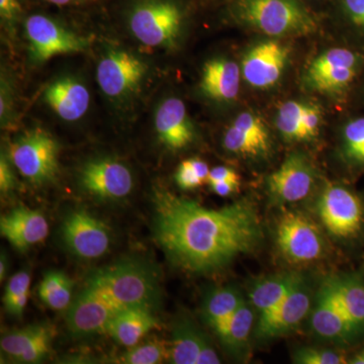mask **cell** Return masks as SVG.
<instances>
[{
    "label": "cell",
    "mask_w": 364,
    "mask_h": 364,
    "mask_svg": "<svg viewBox=\"0 0 364 364\" xmlns=\"http://www.w3.org/2000/svg\"><path fill=\"white\" fill-rule=\"evenodd\" d=\"M154 312L145 306L124 309L112 318L105 333L117 343L130 348L157 327L158 320Z\"/></svg>",
    "instance_id": "22"
},
{
    "label": "cell",
    "mask_w": 364,
    "mask_h": 364,
    "mask_svg": "<svg viewBox=\"0 0 364 364\" xmlns=\"http://www.w3.org/2000/svg\"><path fill=\"white\" fill-rule=\"evenodd\" d=\"M147 71L148 65L140 57L126 50L112 49L98 62L97 79L107 97L124 100L139 90Z\"/></svg>",
    "instance_id": "9"
},
{
    "label": "cell",
    "mask_w": 364,
    "mask_h": 364,
    "mask_svg": "<svg viewBox=\"0 0 364 364\" xmlns=\"http://www.w3.org/2000/svg\"><path fill=\"white\" fill-rule=\"evenodd\" d=\"M0 233L13 247L25 252L46 240L49 224L40 210L20 205L0 219Z\"/></svg>",
    "instance_id": "18"
},
{
    "label": "cell",
    "mask_w": 364,
    "mask_h": 364,
    "mask_svg": "<svg viewBox=\"0 0 364 364\" xmlns=\"http://www.w3.org/2000/svg\"><path fill=\"white\" fill-rule=\"evenodd\" d=\"M221 181H240V177L234 169L229 167L219 166L210 169L208 179V183Z\"/></svg>",
    "instance_id": "45"
},
{
    "label": "cell",
    "mask_w": 364,
    "mask_h": 364,
    "mask_svg": "<svg viewBox=\"0 0 364 364\" xmlns=\"http://www.w3.org/2000/svg\"><path fill=\"white\" fill-rule=\"evenodd\" d=\"M317 210L323 226L335 238L348 240L363 231L364 205L350 189L328 184L318 198Z\"/></svg>",
    "instance_id": "7"
},
{
    "label": "cell",
    "mask_w": 364,
    "mask_h": 364,
    "mask_svg": "<svg viewBox=\"0 0 364 364\" xmlns=\"http://www.w3.org/2000/svg\"><path fill=\"white\" fill-rule=\"evenodd\" d=\"M6 78L2 77L1 80V97H0V116H1V123L6 124L7 119L11 117V105H13V95H11V88L7 85Z\"/></svg>",
    "instance_id": "42"
},
{
    "label": "cell",
    "mask_w": 364,
    "mask_h": 364,
    "mask_svg": "<svg viewBox=\"0 0 364 364\" xmlns=\"http://www.w3.org/2000/svg\"><path fill=\"white\" fill-rule=\"evenodd\" d=\"M277 244L282 255L296 264L315 262L326 251L321 230L310 218L299 212H287L279 218Z\"/></svg>",
    "instance_id": "8"
},
{
    "label": "cell",
    "mask_w": 364,
    "mask_h": 364,
    "mask_svg": "<svg viewBox=\"0 0 364 364\" xmlns=\"http://www.w3.org/2000/svg\"><path fill=\"white\" fill-rule=\"evenodd\" d=\"M85 287L121 309L145 306L156 311L161 299L158 270L148 261L124 259L93 272Z\"/></svg>",
    "instance_id": "2"
},
{
    "label": "cell",
    "mask_w": 364,
    "mask_h": 364,
    "mask_svg": "<svg viewBox=\"0 0 364 364\" xmlns=\"http://www.w3.org/2000/svg\"><path fill=\"white\" fill-rule=\"evenodd\" d=\"M232 124L238 130L247 134L248 136H252L265 145L270 146L269 132L267 124L261 117L255 116L252 112H242L235 119Z\"/></svg>",
    "instance_id": "36"
},
{
    "label": "cell",
    "mask_w": 364,
    "mask_h": 364,
    "mask_svg": "<svg viewBox=\"0 0 364 364\" xmlns=\"http://www.w3.org/2000/svg\"><path fill=\"white\" fill-rule=\"evenodd\" d=\"M223 145L225 149L233 154L247 157L264 156L270 149V146L265 145L252 136H248L247 134L238 130L233 124L227 129L223 139Z\"/></svg>",
    "instance_id": "31"
},
{
    "label": "cell",
    "mask_w": 364,
    "mask_h": 364,
    "mask_svg": "<svg viewBox=\"0 0 364 364\" xmlns=\"http://www.w3.org/2000/svg\"><path fill=\"white\" fill-rule=\"evenodd\" d=\"M311 305L310 291L303 282L277 308L260 316L255 326V336L268 340L293 332L308 316Z\"/></svg>",
    "instance_id": "16"
},
{
    "label": "cell",
    "mask_w": 364,
    "mask_h": 364,
    "mask_svg": "<svg viewBox=\"0 0 364 364\" xmlns=\"http://www.w3.org/2000/svg\"><path fill=\"white\" fill-rule=\"evenodd\" d=\"M254 326L253 309L244 301L243 305L233 314L217 336L223 346L234 356H243L248 350L249 339Z\"/></svg>",
    "instance_id": "28"
},
{
    "label": "cell",
    "mask_w": 364,
    "mask_h": 364,
    "mask_svg": "<svg viewBox=\"0 0 364 364\" xmlns=\"http://www.w3.org/2000/svg\"><path fill=\"white\" fill-rule=\"evenodd\" d=\"M7 272V260L6 254H1V259H0V280L6 279Z\"/></svg>",
    "instance_id": "47"
},
{
    "label": "cell",
    "mask_w": 364,
    "mask_h": 364,
    "mask_svg": "<svg viewBox=\"0 0 364 364\" xmlns=\"http://www.w3.org/2000/svg\"><path fill=\"white\" fill-rule=\"evenodd\" d=\"M54 335L52 326L33 324L4 335L0 347L14 363H38L49 355Z\"/></svg>",
    "instance_id": "19"
},
{
    "label": "cell",
    "mask_w": 364,
    "mask_h": 364,
    "mask_svg": "<svg viewBox=\"0 0 364 364\" xmlns=\"http://www.w3.org/2000/svg\"><path fill=\"white\" fill-rule=\"evenodd\" d=\"M38 291L46 306L55 311L67 310L72 303L73 282L65 273L51 270L43 277Z\"/></svg>",
    "instance_id": "29"
},
{
    "label": "cell",
    "mask_w": 364,
    "mask_h": 364,
    "mask_svg": "<svg viewBox=\"0 0 364 364\" xmlns=\"http://www.w3.org/2000/svg\"><path fill=\"white\" fill-rule=\"evenodd\" d=\"M122 310L95 289L85 287L67 309V328L76 336L105 332L112 318Z\"/></svg>",
    "instance_id": "14"
},
{
    "label": "cell",
    "mask_w": 364,
    "mask_h": 364,
    "mask_svg": "<svg viewBox=\"0 0 364 364\" xmlns=\"http://www.w3.org/2000/svg\"><path fill=\"white\" fill-rule=\"evenodd\" d=\"M31 275L28 272H20L16 273L9 284H6L4 291V308H7L16 299L26 293H30Z\"/></svg>",
    "instance_id": "37"
},
{
    "label": "cell",
    "mask_w": 364,
    "mask_h": 364,
    "mask_svg": "<svg viewBox=\"0 0 364 364\" xmlns=\"http://www.w3.org/2000/svg\"><path fill=\"white\" fill-rule=\"evenodd\" d=\"M315 181V170L308 158L293 153L268 177V193L279 203L301 202L310 195Z\"/></svg>",
    "instance_id": "13"
},
{
    "label": "cell",
    "mask_w": 364,
    "mask_h": 364,
    "mask_svg": "<svg viewBox=\"0 0 364 364\" xmlns=\"http://www.w3.org/2000/svg\"><path fill=\"white\" fill-rule=\"evenodd\" d=\"M298 364H342L348 363L343 354L336 350L316 347H304L294 353Z\"/></svg>",
    "instance_id": "35"
},
{
    "label": "cell",
    "mask_w": 364,
    "mask_h": 364,
    "mask_svg": "<svg viewBox=\"0 0 364 364\" xmlns=\"http://www.w3.org/2000/svg\"><path fill=\"white\" fill-rule=\"evenodd\" d=\"M327 282L361 336L364 334L363 279L355 273H348L329 277Z\"/></svg>",
    "instance_id": "27"
},
{
    "label": "cell",
    "mask_w": 364,
    "mask_h": 364,
    "mask_svg": "<svg viewBox=\"0 0 364 364\" xmlns=\"http://www.w3.org/2000/svg\"><path fill=\"white\" fill-rule=\"evenodd\" d=\"M168 358V349L157 339L149 340L143 344L130 347L124 353L119 363L124 364H156Z\"/></svg>",
    "instance_id": "32"
},
{
    "label": "cell",
    "mask_w": 364,
    "mask_h": 364,
    "mask_svg": "<svg viewBox=\"0 0 364 364\" xmlns=\"http://www.w3.org/2000/svg\"><path fill=\"white\" fill-rule=\"evenodd\" d=\"M154 124L160 142L174 152L186 149L195 140V128L179 98L170 97L161 102L155 112Z\"/></svg>",
    "instance_id": "20"
},
{
    "label": "cell",
    "mask_w": 364,
    "mask_h": 364,
    "mask_svg": "<svg viewBox=\"0 0 364 364\" xmlns=\"http://www.w3.org/2000/svg\"><path fill=\"white\" fill-rule=\"evenodd\" d=\"M304 102L289 100L279 107L277 112V127L287 141H308L303 127Z\"/></svg>",
    "instance_id": "30"
},
{
    "label": "cell",
    "mask_w": 364,
    "mask_h": 364,
    "mask_svg": "<svg viewBox=\"0 0 364 364\" xmlns=\"http://www.w3.org/2000/svg\"><path fill=\"white\" fill-rule=\"evenodd\" d=\"M321 119H322V114L317 105L305 104L303 112V127L308 136V141L312 140L318 135Z\"/></svg>",
    "instance_id": "38"
},
{
    "label": "cell",
    "mask_w": 364,
    "mask_h": 364,
    "mask_svg": "<svg viewBox=\"0 0 364 364\" xmlns=\"http://www.w3.org/2000/svg\"><path fill=\"white\" fill-rule=\"evenodd\" d=\"M153 205L155 240L170 262L184 272H217L252 252L262 240L259 215L248 200L208 208L156 188Z\"/></svg>",
    "instance_id": "1"
},
{
    "label": "cell",
    "mask_w": 364,
    "mask_h": 364,
    "mask_svg": "<svg viewBox=\"0 0 364 364\" xmlns=\"http://www.w3.org/2000/svg\"><path fill=\"white\" fill-rule=\"evenodd\" d=\"M343 7L349 21L364 32V0H343Z\"/></svg>",
    "instance_id": "41"
},
{
    "label": "cell",
    "mask_w": 364,
    "mask_h": 364,
    "mask_svg": "<svg viewBox=\"0 0 364 364\" xmlns=\"http://www.w3.org/2000/svg\"><path fill=\"white\" fill-rule=\"evenodd\" d=\"M343 143L347 159L364 166V117L347 124L344 129Z\"/></svg>",
    "instance_id": "34"
},
{
    "label": "cell",
    "mask_w": 364,
    "mask_h": 364,
    "mask_svg": "<svg viewBox=\"0 0 364 364\" xmlns=\"http://www.w3.org/2000/svg\"><path fill=\"white\" fill-rule=\"evenodd\" d=\"M59 152V144L51 134L33 129L18 136L9 146L7 154L23 178L41 186L58 176Z\"/></svg>",
    "instance_id": "5"
},
{
    "label": "cell",
    "mask_w": 364,
    "mask_h": 364,
    "mask_svg": "<svg viewBox=\"0 0 364 364\" xmlns=\"http://www.w3.org/2000/svg\"><path fill=\"white\" fill-rule=\"evenodd\" d=\"M244 301L245 299L240 291L235 287H221L210 289L203 301V321L218 334Z\"/></svg>",
    "instance_id": "26"
},
{
    "label": "cell",
    "mask_w": 364,
    "mask_h": 364,
    "mask_svg": "<svg viewBox=\"0 0 364 364\" xmlns=\"http://www.w3.org/2000/svg\"><path fill=\"white\" fill-rule=\"evenodd\" d=\"M311 327L321 338L337 343H350L360 336L327 279L318 289L311 317Z\"/></svg>",
    "instance_id": "15"
},
{
    "label": "cell",
    "mask_w": 364,
    "mask_h": 364,
    "mask_svg": "<svg viewBox=\"0 0 364 364\" xmlns=\"http://www.w3.org/2000/svg\"><path fill=\"white\" fill-rule=\"evenodd\" d=\"M210 169L198 158L184 160L179 164L176 173L177 186L184 191H191L208 182Z\"/></svg>",
    "instance_id": "33"
},
{
    "label": "cell",
    "mask_w": 364,
    "mask_h": 364,
    "mask_svg": "<svg viewBox=\"0 0 364 364\" xmlns=\"http://www.w3.org/2000/svg\"><path fill=\"white\" fill-rule=\"evenodd\" d=\"M237 18L273 37L308 35L316 25L298 0H237Z\"/></svg>",
    "instance_id": "3"
},
{
    "label": "cell",
    "mask_w": 364,
    "mask_h": 364,
    "mask_svg": "<svg viewBox=\"0 0 364 364\" xmlns=\"http://www.w3.org/2000/svg\"><path fill=\"white\" fill-rule=\"evenodd\" d=\"M44 100L60 119L76 122L88 111L90 95L79 79L65 76L57 79L46 88Z\"/></svg>",
    "instance_id": "21"
},
{
    "label": "cell",
    "mask_w": 364,
    "mask_h": 364,
    "mask_svg": "<svg viewBox=\"0 0 364 364\" xmlns=\"http://www.w3.org/2000/svg\"><path fill=\"white\" fill-rule=\"evenodd\" d=\"M352 364H364V350L359 351L348 361Z\"/></svg>",
    "instance_id": "48"
},
{
    "label": "cell",
    "mask_w": 364,
    "mask_h": 364,
    "mask_svg": "<svg viewBox=\"0 0 364 364\" xmlns=\"http://www.w3.org/2000/svg\"><path fill=\"white\" fill-rule=\"evenodd\" d=\"M289 49L275 41L254 46L242 62V75L253 87L269 88L277 85L286 68Z\"/></svg>",
    "instance_id": "17"
},
{
    "label": "cell",
    "mask_w": 364,
    "mask_h": 364,
    "mask_svg": "<svg viewBox=\"0 0 364 364\" xmlns=\"http://www.w3.org/2000/svg\"><path fill=\"white\" fill-rule=\"evenodd\" d=\"M221 363L219 355L215 352L210 340L205 336L203 339L200 354H198V364H218Z\"/></svg>",
    "instance_id": "43"
},
{
    "label": "cell",
    "mask_w": 364,
    "mask_h": 364,
    "mask_svg": "<svg viewBox=\"0 0 364 364\" xmlns=\"http://www.w3.org/2000/svg\"><path fill=\"white\" fill-rule=\"evenodd\" d=\"M43 1L47 2V4L55 6L74 7L86 6V4L97 2L98 0H43Z\"/></svg>",
    "instance_id": "46"
},
{
    "label": "cell",
    "mask_w": 364,
    "mask_h": 364,
    "mask_svg": "<svg viewBox=\"0 0 364 364\" xmlns=\"http://www.w3.org/2000/svg\"><path fill=\"white\" fill-rule=\"evenodd\" d=\"M240 78V68L231 60H208L203 65L200 90L212 100L231 102L238 95Z\"/></svg>",
    "instance_id": "23"
},
{
    "label": "cell",
    "mask_w": 364,
    "mask_h": 364,
    "mask_svg": "<svg viewBox=\"0 0 364 364\" xmlns=\"http://www.w3.org/2000/svg\"><path fill=\"white\" fill-rule=\"evenodd\" d=\"M183 21L184 11L176 0H135L128 11L131 33L148 47L176 46Z\"/></svg>",
    "instance_id": "4"
},
{
    "label": "cell",
    "mask_w": 364,
    "mask_h": 364,
    "mask_svg": "<svg viewBox=\"0 0 364 364\" xmlns=\"http://www.w3.org/2000/svg\"><path fill=\"white\" fill-rule=\"evenodd\" d=\"M215 195L220 196H229L237 193L240 186V181H221L208 183Z\"/></svg>",
    "instance_id": "44"
},
{
    "label": "cell",
    "mask_w": 364,
    "mask_h": 364,
    "mask_svg": "<svg viewBox=\"0 0 364 364\" xmlns=\"http://www.w3.org/2000/svg\"><path fill=\"white\" fill-rule=\"evenodd\" d=\"M205 335L196 323L186 315L174 320L171 329V341L168 348L169 363L198 364V354Z\"/></svg>",
    "instance_id": "25"
},
{
    "label": "cell",
    "mask_w": 364,
    "mask_h": 364,
    "mask_svg": "<svg viewBox=\"0 0 364 364\" xmlns=\"http://www.w3.org/2000/svg\"><path fill=\"white\" fill-rule=\"evenodd\" d=\"M360 62V57L351 50L333 48L314 60L306 71V83L318 92H339L356 77Z\"/></svg>",
    "instance_id": "12"
},
{
    "label": "cell",
    "mask_w": 364,
    "mask_h": 364,
    "mask_svg": "<svg viewBox=\"0 0 364 364\" xmlns=\"http://www.w3.org/2000/svg\"><path fill=\"white\" fill-rule=\"evenodd\" d=\"M79 183L85 193L102 200H119L130 195L134 179L127 165L114 158H97L83 165Z\"/></svg>",
    "instance_id": "11"
},
{
    "label": "cell",
    "mask_w": 364,
    "mask_h": 364,
    "mask_svg": "<svg viewBox=\"0 0 364 364\" xmlns=\"http://www.w3.org/2000/svg\"><path fill=\"white\" fill-rule=\"evenodd\" d=\"M25 33L31 61L35 64L45 63L57 55L85 52L90 46L86 38L42 14H31L26 18Z\"/></svg>",
    "instance_id": "6"
},
{
    "label": "cell",
    "mask_w": 364,
    "mask_h": 364,
    "mask_svg": "<svg viewBox=\"0 0 364 364\" xmlns=\"http://www.w3.org/2000/svg\"><path fill=\"white\" fill-rule=\"evenodd\" d=\"M296 272L280 273L259 280L251 289L250 301L260 316L269 313L284 301L291 291L305 282Z\"/></svg>",
    "instance_id": "24"
},
{
    "label": "cell",
    "mask_w": 364,
    "mask_h": 364,
    "mask_svg": "<svg viewBox=\"0 0 364 364\" xmlns=\"http://www.w3.org/2000/svg\"><path fill=\"white\" fill-rule=\"evenodd\" d=\"M23 13L21 0H0V16L6 26H14Z\"/></svg>",
    "instance_id": "40"
},
{
    "label": "cell",
    "mask_w": 364,
    "mask_h": 364,
    "mask_svg": "<svg viewBox=\"0 0 364 364\" xmlns=\"http://www.w3.org/2000/svg\"><path fill=\"white\" fill-rule=\"evenodd\" d=\"M61 236L66 248L82 259H97L111 247L109 228L85 210H75L66 215Z\"/></svg>",
    "instance_id": "10"
},
{
    "label": "cell",
    "mask_w": 364,
    "mask_h": 364,
    "mask_svg": "<svg viewBox=\"0 0 364 364\" xmlns=\"http://www.w3.org/2000/svg\"><path fill=\"white\" fill-rule=\"evenodd\" d=\"M13 165L7 152H2L0 157V191L2 193H9L16 188V179Z\"/></svg>",
    "instance_id": "39"
}]
</instances>
